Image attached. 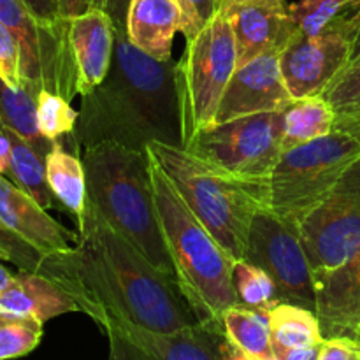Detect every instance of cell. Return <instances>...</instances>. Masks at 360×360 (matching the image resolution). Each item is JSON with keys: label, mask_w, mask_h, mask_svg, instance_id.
Instances as JSON below:
<instances>
[{"label": "cell", "mask_w": 360, "mask_h": 360, "mask_svg": "<svg viewBox=\"0 0 360 360\" xmlns=\"http://www.w3.org/2000/svg\"><path fill=\"white\" fill-rule=\"evenodd\" d=\"M72 250L42 259L37 273L55 281L95 323L122 320L153 333L195 326L178 283L158 273L86 199Z\"/></svg>", "instance_id": "1"}, {"label": "cell", "mask_w": 360, "mask_h": 360, "mask_svg": "<svg viewBox=\"0 0 360 360\" xmlns=\"http://www.w3.org/2000/svg\"><path fill=\"white\" fill-rule=\"evenodd\" d=\"M176 62L157 60L116 32L115 55L105 79L81 97L79 118L70 137L76 150L118 143L146 150L150 143L183 148Z\"/></svg>", "instance_id": "2"}, {"label": "cell", "mask_w": 360, "mask_h": 360, "mask_svg": "<svg viewBox=\"0 0 360 360\" xmlns=\"http://www.w3.org/2000/svg\"><path fill=\"white\" fill-rule=\"evenodd\" d=\"M148 160L155 202L179 292L192 308L197 322L224 330V313L241 306L232 281L236 260L190 211L150 155Z\"/></svg>", "instance_id": "3"}, {"label": "cell", "mask_w": 360, "mask_h": 360, "mask_svg": "<svg viewBox=\"0 0 360 360\" xmlns=\"http://www.w3.org/2000/svg\"><path fill=\"white\" fill-rule=\"evenodd\" d=\"M83 164L88 199L98 213L158 273L176 281L155 202L146 150L108 141L84 148Z\"/></svg>", "instance_id": "4"}, {"label": "cell", "mask_w": 360, "mask_h": 360, "mask_svg": "<svg viewBox=\"0 0 360 360\" xmlns=\"http://www.w3.org/2000/svg\"><path fill=\"white\" fill-rule=\"evenodd\" d=\"M146 151L232 260L245 259L250 225L253 214L266 207L264 197L214 171L185 148L150 143Z\"/></svg>", "instance_id": "5"}, {"label": "cell", "mask_w": 360, "mask_h": 360, "mask_svg": "<svg viewBox=\"0 0 360 360\" xmlns=\"http://www.w3.org/2000/svg\"><path fill=\"white\" fill-rule=\"evenodd\" d=\"M360 158V129L336 125L320 139L283 151L267 183L266 207L301 225Z\"/></svg>", "instance_id": "6"}, {"label": "cell", "mask_w": 360, "mask_h": 360, "mask_svg": "<svg viewBox=\"0 0 360 360\" xmlns=\"http://www.w3.org/2000/svg\"><path fill=\"white\" fill-rule=\"evenodd\" d=\"M281 141L283 111H273L214 123L197 132L185 150L267 202V183L283 153Z\"/></svg>", "instance_id": "7"}, {"label": "cell", "mask_w": 360, "mask_h": 360, "mask_svg": "<svg viewBox=\"0 0 360 360\" xmlns=\"http://www.w3.org/2000/svg\"><path fill=\"white\" fill-rule=\"evenodd\" d=\"M236 69L234 32L227 14L220 11L192 41H186L185 55L174 67L183 148L197 132L214 125L221 97Z\"/></svg>", "instance_id": "8"}, {"label": "cell", "mask_w": 360, "mask_h": 360, "mask_svg": "<svg viewBox=\"0 0 360 360\" xmlns=\"http://www.w3.org/2000/svg\"><path fill=\"white\" fill-rule=\"evenodd\" d=\"M0 21L13 32L20 48L21 83L34 91H53L72 101L77 70L69 37V20L46 23L20 0H0Z\"/></svg>", "instance_id": "9"}, {"label": "cell", "mask_w": 360, "mask_h": 360, "mask_svg": "<svg viewBox=\"0 0 360 360\" xmlns=\"http://www.w3.org/2000/svg\"><path fill=\"white\" fill-rule=\"evenodd\" d=\"M245 260L269 274L276 287V302L315 311L316 283L299 225L260 207L250 225Z\"/></svg>", "instance_id": "10"}, {"label": "cell", "mask_w": 360, "mask_h": 360, "mask_svg": "<svg viewBox=\"0 0 360 360\" xmlns=\"http://www.w3.org/2000/svg\"><path fill=\"white\" fill-rule=\"evenodd\" d=\"M315 283L360 248V158L299 225Z\"/></svg>", "instance_id": "11"}, {"label": "cell", "mask_w": 360, "mask_h": 360, "mask_svg": "<svg viewBox=\"0 0 360 360\" xmlns=\"http://www.w3.org/2000/svg\"><path fill=\"white\" fill-rule=\"evenodd\" d=\"M359 23L360 2L354 13H341L322 34L313 37L295 34L280 53L281 74L294 101L322 95L347 69Z\"/></svg>", "instance_id": "12"}, {"label": "cell", "mask_w": 360, "mask_h": 360, "mask_svg": "<svg viewBox=\"0 0 360 360\" xmlns=\"http://www.w3.org/2000/svg\"><path fill=\"white\" fill-rule=\"evenodd\" d=\"M292 102L294 97L281 74L280 53H266L238 65L225 88L214 123L259 112L285 111Z\"/></svg>", "instance_id": "13"}, {"label": "cell", "mask_w": 360, "mask_h": 360, "mask_svg": "<svg viewBox=\"0 0 360 360\" xmlns=\"http://www.w3.org/2000/svg\"><path fill=\"white\" fill-rule=\"evenodd\" d=\"M102 329L120 334L150 360H232L236 354L224 330L204 323L176 333H153L122 320H108Z\"/></svg>", "instance_id": "14"}, {"label": "cell", "mask_w": 360, "mask_h": 360, "mask_svg": "<svg viewBox=\"0 0 360 360\" xmlns=\"http://www.w3.org/2000/svg\"><path fill=\"white\" fill-rule=\"evenodd\" d=\"M238 49V65L281 53L297 34L285 0H245L225 7Z\"/></svg>", "instance_id": "15"}, {"label": "cell", "mask_w": 360, "mask_h": 360, "mask_svg": "<svg viewBox=\"0 0 360 360\" xmlns=\"http://www.w3.org/2000/svg\"><path fill=\"white\" fill-rule=\"evenodd\" d=\"M0 221L42 255L72 250L79 234L60 225L44 207L0 174Z\"/></svg>", "instance_id": "16"}, {"label": "cell", "mask_w": 360, "mask_h": 360, "mask_svg": "<svg viewBox=\"0 0 360 360\" xmlns=\"http://www.w3.org/2000/svg\"><path fill=\"white\" fill-rule=\"evenodd\" d=\"M69 37L77 70V94L83 97L108 76L115 55L116 30L102 9H91L69 20Z\"/></svg>", "instance_id": "17"}, {"label": "cell", "mask_w": 360, "mask_h": 360, "mask_svg": "<svg viewBox=\"0 0 360 360\" xmlns=\"http://www.w3.org/2000/svg\"><path fill=\"white\" fill-rule=\"evenodd\" d=\"M315 313L323 340L354 338L360 323V248L316 283Z\"/></svg>", "instance_id": "18"}, {"label": "cell", "mask_w": 360, "mask_h": 360, "mask_svg": "<svg viewBox=\"0 0 360 360\" xmlns=\"http://www.w3.org/2000/svg\"><path fill=\"white\" fill-rule=\"evenodd\" d=\"M72 311H79L76 301L55 281L32 271L20 269L0 294V313L7 315L28 316L44 323Z\"/></svg>", "instance_id": "19"}, {"label": "cell", "mask_w": 360, "mask_h": 360, "mask_svg": "<svg viewBox=\"0 0 360 360\" xmlns=\"http://www.w3.org/2000/svg\"><path fill=\"white\" fill-rule=\"evenodd\" d=\"M183 28L181 7L176 0H132L127 35L134 46L157 60H171L172 41Z\"/></svg>", "instance_id": "20"}, {"label": "cell", "mask_w": 360, "mask_h": 360, "mask_svg": "<svg viewBox=\"0 0 360 360\" xmlns=\"http://www.w3.org/2000/svg\"><path fill=\"white\" fill-rule=\"evenodd\" d=\"M46 176L55 199L76 217L77 224L84 214L88 199L86 169L77 151H69L62 141L53 143L46 155Z\"/></svg>", "instance_id": "21"}, {"label": "cell", "mask_w": 360, "mask_h": 360, "mask_svg": "<svg viewBox=\"0 0 360 360\" xmlns=\"http://www.w3.org/2000/svg\"><path fill=\"white\" fill-rule=\"evenodd\" d=\"M221 323L229 343L245 360H278L264 311L234 306L224 313Z\"/></svg>", "instance_id": "22"}, {"label": "cell", "mask_w": 360, "mask_h": 360, "mask_svg": "<svg viewBox=\"0 0 360 360\" xmlns=\"http://www.w3.org/2000/svg\"><path fill=\"white\" fill-rule=\"evenodd\" d=\"M336 127V112L323 95L295 98L283 111V151L311 143L330 134Z\"/></svg>", "instance_id": "23"}, {"label": "cell", "mask_w": 360, "mask_h": 360, "mask_svg": "<svg viewBox=\"0 0 360 360\" xmlns=\"http://www.w3.org/2000/svg\"><path fill=\"white\" fill-rule=\"evenodd\" d=\"M0 125L27 141L42 157L51 151L53 143L39 130L37 95L25 84L14 88L0 79Z\"/></svg>", "instance_id": "24"}, {"label": "cell", "mask_w": 360, "mask_h": 360, "mask_svg": "<svg viewBox=\"0 0 360 360\" xmlns=\"http://www.w3.org/2000/svg\"><path fill=\"white\" fill-rule=\"evenodd\" d=\"M274 350L319 347L323 343L319 316L313 309L276 302L266 311Z\"/></svg>", "instance_id": "25"}, {"label": "cell", "mask_w": 360, "mask_h": 360, "mask_svg": "<svg viewBox=\"0 0 360 360\" xmlns=\"http://www.w3.org/2000/svg\"><path fill=\"white\" fill-rule=\"evenodd\" d=\"M7 130V129H6ZM11 139V164L7 169V174L11 176L14 185L23 190L25 193L37 200L44 210L53 206L51 188L48 185V176H46V157L34 150L27 141L21 139L14 132L7 130Z\"/></svg>", "instance_id": "26"}, {"label": "cell", "mask_w": 360, "mask_h": 360, "mask_svg": "<svg viewBox=\"0 0 360 360\" xmlns=\"http://www.w3.org/2000/svg\"><path fill=\"white\" fill-rule=\"evenodd\" d=\"M236 294L239 304L266 313L276 304V287L269 274L248 260H236L232 269Z\"/></svg>", "instance_id": "27"}, {"label": "cell", "mask_w": 360, "mask_h": 360, "mask_svg": "<svg viewBox=\"0 0 360 360\" xmlns=\"http://www.w3.org/2000/svg\"><path fill=\"white\" fill-rule=\"evenodd\" d=\"M322 95L336 112V125L360 129V67H347Z\"/></svg>", "instance_id": "28"}, {"label": "cell", "mask_w": 360, "mask_h": 360, "mask_svg": "<svg viewBox=\"0 0 360 360\" xmlns=\"http://www.w3.org/2000/svg\"><path fill=\"white\" fill-rule=\"evenodd\" d=\"M42 326L35 319L0 313V360L23 357L37 348Z\"/></svg>", "instance_id": "29"}, {"label": "cell", "mask_w": 360, "mask_h": 360, "mask_svg": "<svg viewBox=\"0 0 360 360\" xmlns=\"http://www.w3.org/2000/svg\"><path fill=\"white\" fill-rule=\"evenodd\" d=\"M79 111L70 108V101L53 91L41 90L37 94L39 130L48 141L55 143L63 136H72L76 130Z\"/></svg>", "instance_id": "30"}, {"label": "cell", "mask_w": 360, "mask_h": 360, "mask_svg": "<svg viewBox=\"0 0 360 360\" xmlns=\"http://www.w3.org/2000/svg\"><path fill=\"white\" fill-rule=\"evenodd\" d=\"M357 0H297L290 4V16L302 35H319Z\"/></svg>", "instance_id": "31"}, {"label": "cell", "mask_w": 360, "mask_h": 360, "mask_svg": "<svg viewBox=\"0 0 360 360\" xmlns=\"http://www.w3.org/2000/svg\"><path fill=\"white\" fill-rule=\"evenodd\" d=\"M42 259H44V255L39 250H35L30 243L21 239L20 236L11 232L0 221V260L14 264L21 271L37 273L42 264Z\"/></svg>", "instance_id": "32"}, {"label": "cell", "mask_w": 360, "mask_h": 360, "mask_svg": "<svg viewBox=\"0 0 360 360\" xmlns=\"http://www.w3.org/2000/svg\"><path fill=\"white\" fill-rule=\"evenodd\" d=\"M183 13V35L192 41L221 11V0H176Z\"/></svg>", "instance_id": "33"}, {"label": "cell", "mask_w": 360, "mask_h": 360, "mask_svg": "<svg viewBox=\"0 0 360 360\" xmlns=\"http://www.w3.org/2000/svg\"><path fill=\"white\" fill-rule=\"evenodd\" d=\"M0 79L9 86H21L20 48L13 32L0 21Z\"/></svg>", "instance_id": "34"}, {"label": "cell", "mask_w": 360, "mask_h": 360, "mask_svg": "<svg viewBox=\"0 0 360 360\" xmlns=\"http://www.w3.org/2000/svg\"><path fill=\"white\" fill-rule=\"evenodd\" d=\"M316 360H360V343L348 336L323 340Z\"/></svg>", "instance_id": "35"}, {"label": "cell", "mask_w": 360, "mask_h": 360, "mask_svg": "<svg viewBox=\"0 0 360 360\" xmlns=\"http://www.w3.org/2000/svg\"><path fill=\"white\" fill-rule=\"evenodd\" d=\"M130 2L132 0H94V7L109 14L116 32H127V16H129Z\"/></svg>", "instance_id": "36"}, {"label": "cell", "mask_w": 360, "mask_h": 360, "mask_svg": "<svg viewBox=\"0 0 360 360\" xmlns=\"http://www.w3.org/2000/svg\"><path fill=\"white\" fill-rule=\"evenodd\" d=\"M20 2H23L37 20L46 21V23H56V21L65 20V18L60 16L56 0H20Z\"/></svg>", "instance_id": "37"}, {"label": "cell", "mask_w": 360, "mask_h": 360, "mask_svg": "<svg viewBox=\"0 0 360 360\" xmlns=\"http://www.w3.org/2000/svg\"><path fill=\"white\" fill-rule=\"evenodd\" d=\"M56 2H58L60 16L65 18V20L95 9L94 0H56Z\"/></svg>", "instance_id": "38"}, {"label": "cell", "mask_w": 360, "mask_h": 360, "mask_svg": "<svg viewBox=\"0 0 360 360\" xmlns=\"http://www.w3.org/2000/svg\"><path fill=\"white\" fill-rule=\"evenodd\" d=\"M322 345L308 348H288V350H276L278 360H316Z\"/></svg>", "instance_id": "39"}, {"label": "cell", "mask_w": 360, "mask_h": 360, "mask_svg": "<svg viewBox=\"0 0 360 360\" xmlns=\"http://www.w3.org/2000/svg\"><path fill=\"white\" fill-rule=\"evenodd\" d=\"M105 334H108V338H112V340H116L120 343V347L123 348V352H125L127 354V357H129L130 360H150L146 357V355L143 354V352L141 350H137L136 347H134V345H130L129 341L127 340H123L122 336H120V334H116V333H112V330H105Z\"/></svg>", "instance_id": "40"}, {"label": "cell", "mask_w": 360, "mask_h": 360, "mask_svg": "<svg viewBox=\"0 0 360 360\" xmlns=\"http://www.w3.org/2000/svg\"><path fill=\"white\" fill-rule=\"evenodd\" d=\"M348 67H360V23L357 32H355L354 42H352L350 63H348Z\"/></svg>", "instance_id": "41"}, {"label": "cell", "mask_w": 360, "mask_h": 360, "mask_svg": "<svg viewBox=\"0 0 360 360\" xmlns=\"http://www.w3.org/2000/svg\"><path fill=\"white\" fill-rule=\"evenodd\" d=\"M109 347H111V360H130L123 352V348L120 347L118 341L112 340V338H109Z\"/></svg>", "instance_id": "42"}, {"label": "cell", "mask_w": 360, "mask_h": 360, "mask_svg": "<svg viewBox=\"0 0 360 360\" xmlns=\"http://www.w3.org/2000/svg\"><path fill=\"white\" fill-rule=\"evenodd\" d=\"M13 278H14V274H11L9 271H7L6 267L0 264V294H2V292H6V288L9 287L11 281H13Z\"/></svg>", "instance_id": "43"}, {"label": "cell", "mask_w": 360, "mask_h": 360, "mask_svg": "<svg viewBox=\"0 0 360 360\" xmlns=\"http://www.w3.org/2000/svg\"><path fill=\"white\" fill-rule=\"evenodd\" d=\"M238 2H245V0H224V2H221V11H224L225 7L232 6V4H238Z\"/></svg>", "instance_id": "44"}, {"label": "cell", "mask_w": 360, "mask_h": 360, "mask_svg": "<svg viewBox=\"0 0 360 360\" xmlns=\"http://www.w3.org/2000/svg\"><path fill=\"white\" fill-rule=\"evenodd\" d=\"M354 338H355V340H357V341H359V343H360V323H359V327H357V330H355V334H354Z\"/></svg>", "instance_id": "45"}, {"label": "cell", "mask_w": 360, "mask_h": 360, "mask_svg": "<svg viewBox=\"0 0 360 360\" xmlns=\"http://www.w3.org/2000/svg\"><path fill=\"white\" fill-rule=\"evenodd\" d=\"M0 174H4V171H2V167H0Z\"/></svg>", "instance_id": "46"}, {"label": "cell", "mask_w": 360, "mask_h": 360, "mask_svg": "<svg viewBox=\"0 0 360 360\" xmlns=\"http://www.w3.org/2000/svg\"><path fill=\"white\" fill-rule=\"evenodd\" d=\"M221 2H224V0H221Z\"/></svg>", "instance_id": "47"}]
</instances>
